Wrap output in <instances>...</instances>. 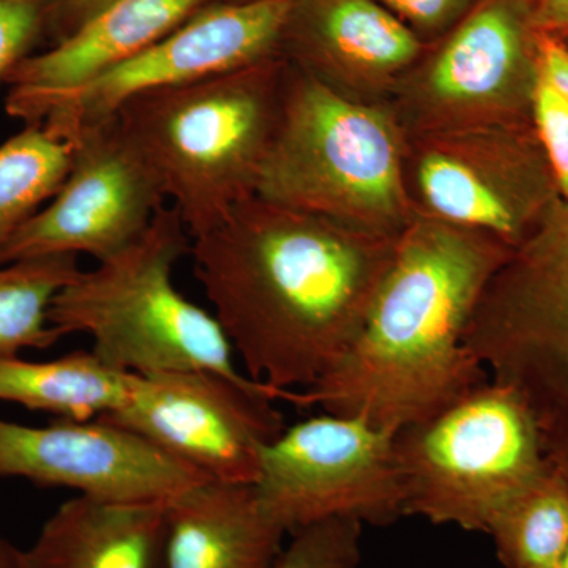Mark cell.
<instances>
[{"instance_id": "6da1fadb", "label": "cell", "mask_w": 568, "mask_h": 568, "mask_svg": "<svg viewBox=\"0 0 568 568\" xmlns=\"http://www.w3.org/2000/svg\"><path fill=\"white\" fill-rule=\"evenodd\" d=\"M396 237L253 196L192 239L190 253L246 376L304 392L361 331Z\"/></svg>"}, {"instance_id": "7a4b0ae2", "label": "cell", "mask_w": 568, "mask_h": 568, "mask_svg": "<svg viewBox=\"0 0 568 568\" xmlns=\"http://www.w3.org/2000/svg\"><path fill=\"white\" fill-rule=\"evenodd\" d=\"M511 250L480 231L414 215L396 237L361 331L304 390L310 407L396 433L487 381L465 336Z\"/></svg>"}, {"instance_id": "3957f363", "label": "cell", "mask_w": 568, "mask_h": 568, "mask_svg": "<svg viewBox=\"0 0 568 568\" xmlns=\"http://www.w3.org/2000/svg\"><path fill=\"white\" fill-rule=\"evenodd\" d=\"M282 55L190 84L142 93L115 114L192 239L256 196L282 115Z\"/></svg>"}, {"instance_id": "277c9868", "label": "cell", "mask_w": 568, "mask_h": 568, "mask_svg": "<svg viewBox=\"0 0 568 568\" xmlns=\"http://www.w3.org/2000/svg\"><path fill=\"white\" fill-rule=\"evenodd\" d=\"M405 149L406 134L388 104L345 99L290 65L256 196L361 233L396 237L416 215Z\"/></svg>"}, {"instance_id": "5b68a950", "label": "cell", "mask_w": 568, "mask_h": 568, "mask_svg": "<svg viewBox=\"0 0 568 568\" xmlns=\"http://www.w3.org/2000/svg\"><path fill=\"white\" fill-rule=\"evenodd\" d=\"M192 235L174 207H163L140 239L55 295L50 323L61 336H91L92 351L123 373L209 369L242 384L234 349L215 315L174 284Z\"/></svg>"}, {"instance_id": "8992f818", "label": "cell", "mask_w": 568, "mask_h": 568, "mask_svg": "<svg viewBox=\"0 0 568 568\" xmlns=\"http://www.w3.org/2000/svg\"><path fill=\"white\" fill-rule=\"evenodd\" d=\"M406 517L487 534L551 458L521 396L495 379L395 433Z\"/></svg>"}, {"instance_id": "52a82bcc", "label": "cell", "mask_w": 568, "mask_h": 568, "mask_svg": "<svg viewBox=\"0 0 568 568\" xmlns=\"http://www.w3.org/2000/svg\"><path fill=\"white\" fill-rule=\"evenodd\" d=\"M467 349L521 396L549 458L568 469V203L556 200L493 276Z\"/></svg>"}, {"instance_id": "ba28073f", "label": "cell", "mask_w": 568, "mask_h": 568, "mask_svg": "<svg viewBox=\"0 0 568 568\" xmlns=\"http://www.w3.org/2000/svg\"><path fill=\"white\" fill-rule=\"evenodd\" d=\"M538 74L530 0H477L426 47L388 106L406 136L529 123Z\"/></svg>"}, {"instance_id": "9c48e42d", "label": "cell", "mask_w": 568, "mask_h": 568, "mask_svg": "<svg viewBox=\"0 0 568 568\" xmlns=\"http://www.w3.org/2000/svg\"><path fill=\"white\" fill-rule=\"evenodd\" d=\"M405 183L416 215L480 231L510 248L560 197L532 122L410 134Z\"/></svg>"}, {"instance_id": "30bf717a", "label": "cell", "mask_w": 568, "mask_h": 568, "mask_svg": "<svg viewBox=\"0 0 568 568\" xmlns=\"http://www.w3.org/2000/svg\"><path fill=\"white\" fill-rule=\"evenodd\" d=\"M257 499L286 532L327 519L387 526L406 517L395 433L324 413L284 428L263 448Z\"/></svg>"}, {"instance_id": "8fae6325", "label": "cell", "mask_w": 568, "mask_h": 568, "mask_svg": "<svg viewBox=\"0 0 568 568\" xmlns=\"http://www.w3.org/2000/svg\"><path fill=\"white\" fill-rule=\"evenodd\" d=\"M276 402L310 407L306 392L242 384L209 369L134 375L125 405L102 420L132 429L220 484H256L263 448L283 432Z\"/></svg>"}, {"instance_id": "7c38bea8", "label": "cell", "mask_w": 568, "mask_h": 568, "mask_svg": "<svg viewBox=\"0 0 568 568\" xmlns=\"http://www.w3.org/2000/svg\"><path fill=\"white\" fill-rule=\"evenodd\" d=\"M295 0L211 2L140 54L58 100L40 125L73 141L142 93L245 69L280 55Z\"/></svg>"}, {"instance_id": "4fadbf2b", "label": "cell", "mask_w": 568, "mask_h": 568, "mask_svg": "<svg viewBox=\"0 0 568 568\" xmlns=\"http://www.w3.org/2000/svg\"><path fill=\"white\" fill-rule=\"evenodd\" d=\"M69 173L0 252V265L33 257L88 254L97 263L121 253L166 207L152 171L118 119L73 138Z\"/></svg>"}, {"instance_id": "5bb4252c", "label": "cell", "mask_w": 568, "mask_h": 568, "mask_svg": "<svg viewBox=\"0 0 568 568\" xmlns=\"http://www.w3.org/2000/svg\"><path fill=\"white\" fill-rule=\"evenodd\" d=\"M74 489L114 503H171L211 481L132 429L102 420L44 426L0 418V478Z\"/></svg>"}, {"instance_id": "9a60e30c", "label": "cell", "mask_w": 568, "mask_h": 568, "mask_svg": "<svg viewBox=\"0 0 568 568\" xmlns=\"http://www.w3.org/2000/svg\"><path fill=\"white\" fill-rule=\"evenodd\" d=\"M426 47L377 0H295L280 55L345 99L388 104Z\"/></svg>"}, {"instance_id": "2e32d148", "label": "cell", "mask_w": 568, "mask_h": 568, "mask_svg": "<svg viewBox=\"0 0 568 568\" xmlns=\"http://www.w3.org/2000/svg\"><path fill=\"white\" fill-rule=\"evenodd\" d=\"M209 0H118L50 50L33 52L7 77L6 111L40 125L52 104L140 54Z\"/></svg>"}, {"instance_id": "e0dca14e", "label": "cell", "mask_w": 568, "mask_h": 568, "mask_svg": "<svg viewBox=\"0 0 568 568\" xmlns=\"http://www.w3.org/2000/svg\"><path fill=\"white\" fill-rule=\"evenodd\" d=\"M286 534L253 485L203 481L168 503L166 568H276Z\"/></svg>"}, {"instance_id": "ac0fdd59", "label": "cell", "mask_w": 568, "mask_h": 568, "mask_svg": "<svg viewBox=\"0 0 568 568\" xmlns=\"http://www.w3.org/2000/svg\"><path fill=\"white\" fill-rule=\"evenodd\" d=\"M168 503L78 495L48 518L28 568H166Z\"/></svg>"}, {"instance_id": "d6986e66", "label": "cell", "mask_w": 568, "mask_h": 568, "mask_svg": "<svg viewBox=\"0 0 568 568\" xmlns=\"http://www.w3.org/2000/svg\"><path fill=\"white\" fill-rule=\"evenodd\" d=\"M133 376L104 364L92 349L47 362L2 357L0 402L43 410L61 420H97L125 405Z\"/></svg>"}, {"instance_id": "ffe728a7", "label": "cell", "mask_w": 568, "mask_h": 568, "mask_svg": "<svg viewBox=\"0 0 568 568\" xmlns=\"http://www.w3.org/2000/svg\"><path fill=\"white\" fill-rule=\"evenodd\" d=\"M506 568H556L568 548V469L551 459L487 530Z\"/></svg>"}, {"instance_id": "44dd1931", "label": "cell", "mask_w": 568, "mask_h": 568, "mask_svg": "<svg viewBox=\"0 0 568 568\" xmlns=\"http://www.w3.org/2000/svg\"><path fill=\"white\" fill-rule=\"evenodd\" d=\"M80 272L78 256L71 254L0 265V358L48 349L62 338L50 323V308Z\"/></svg>"}, {"instance_id": "7402d4cb", "label": "cell", "mask_w": 568, "mask_h": 568, "mask_svg": "<svg viewBox=\"0 0 568 568\" xmlns=\"http://www.w3.org/2000/svg\"><path fill=\"white\" fill-rule=\"evenodd\" d=\"M71 155L73 142L43 125H26L0 144V252L61 189Z\"/></svg>"}, {"instance_id": "603a6c76", "label": "cell", "mask_w": 568, "mask_h": 568, "mask_svg": "<svg viewBox=\"0 0 568 568\" xmlns=\"http://www.w3.org/2000/svg\"><path fill=\"white\" fill-rule=\"evenodd\" d=\"M362 526L355 519L336 518L297 530L276 568H357Z\"/></svg>"}, {"instance_id": "cb8c5ba5", "label": "cell", "mask_w": 568, "mask_h": 568, "mask_svg": "<svg viewBox=\"0 0 568 568\" xmlns=\"http://www.w3.org/2000/svg\"><path fill=\"white\" fill-rule=\"evenodd\" d=\"M532 123L558 183L560 200L568 203V104L541 73L534 93Z\"/></svg>"}, {"instance_id": "d4e9b609", "label": "cell", "mask_w": 568, "mask_h": 568, "mask_svg": "<svg viewBox=\"0 0 568 568\" xmlns=\"http://www.w3.org/2000/svg\"><path fill=\"white\" fill-rule=\"evenodd\" d=\"M47 37L44 0H0V82Z\"/></svg>"}, {"instance_id": "484cf974", "label": "cell", "mask_w": 568, "mask_h": 568, "mask_svg": "<svg viewBox=\"0 0 568 568\" xmlns=\"http://www.w3.org/2000/svg\"><path fill=\"white\" fill-rule=\"evenodd\" d=\"M425 44L450 32L477 0H377Z\"/></svg>"}, {"instance_id": "4316f807", "label": "cell", "mask_w": 568, "mask_h": 568, "mask_svg": "<svg viewBox=\"0 0 568 568\" xmlns=\"http://www.w3.org/2000/svg\"><path fill=\"white\" fill-rule=\"evenodd\" d=\"M118 0H44L47 36L54 44L78 31Z\"/></svg>"}, {"instance_id": "83f0119b", "label": "cell", "mask_w": 568, "mask_h": 568, "mask_svg": "<svg viewBox=\"0 0 568 568\" xmlns=\"http://www.w3.org/2000/svg\"><path fill=\"white\" fill-rule=\"evenodd\" d=\"M538 69L568 104V44L551 33L537 32Z\"/></svg>"}, {"instance_id": "f1b7e54d", "label": "cell", "mask_w": 568, "mask_h": 568, "mask_svg": "<svg viewBox=\"0 0 568 568\" xmlns=\"http://www.w3.org/2000/svg\"><path fill=\"white\" fill-rule=\"evenodd\" d=\"M530 18L537 32L568 40V0H532Z\"/></svg>"}, {"instance_id": "f546056e", "label": "cell", "mask_w": 568, "mask_h": 568, "mask_svg": "<svg viewBox=\"0 0 568 568\" xmlns=\"http://www.w3.org/2000/svg\"><path fill=\"white\" fill-rule=\"evenodd\" d=\"M0 568H28L24 552L3 537H0Z\"/></svg>"}, {"instance_id": "4dcf8cb0", "label": "cell", "mask_w": 568, "mask_h": 568, "mask_svg": "<svg viewBox=\"0 0 568 568\" xmlns=\"http://www.w3.org/2000/svg\"><path fill=\"white\" fill-rule=\"evenodd\" d=\"M556 568H568V548L567 551L564 552L562 559L559 560L558 567Z\"/></svg>"}, {"instance_id": "1f68e13d", "label": "cell", "mask_w": 568, "mask_h": 568, "mask_svg": "<svg viewBox=\"0 0 568 568\" xmlns=\"http://www.w3.org/2000/svg\"><path fill=\"white\" fill-rule=\"evenodd\" d=\"M211 2H245V0H209Z\"/></svg>"}, {"instance_id": "d6a6232c", "label": "cell", "mask_w": 568, "mask_h": 568, "mask_svg": "<svg viewBox=\"0 0 568 568\" xmlns=\"http://www.w3.org/2000/svg\"><path fill=\"white\" fill-rule=\"evenodd\" d=\"M560 40H562V39H560ZM564 41H566V43L568 44V40H564Z\"/></svg>"}, {"instance_id": "836d02e7", "label": "cell", "mask_w": 568, "mask_h": 568, "mask_svg": "<svg viewBox=\"0 0 568 568\" xmlns=\"http://www.w3.org/2000/svg\"><path fill=\"white\" fill-rule=\"evenodd\" d=\"M530 2H532V0H530Z\"/></svg>"}]
</instances>
